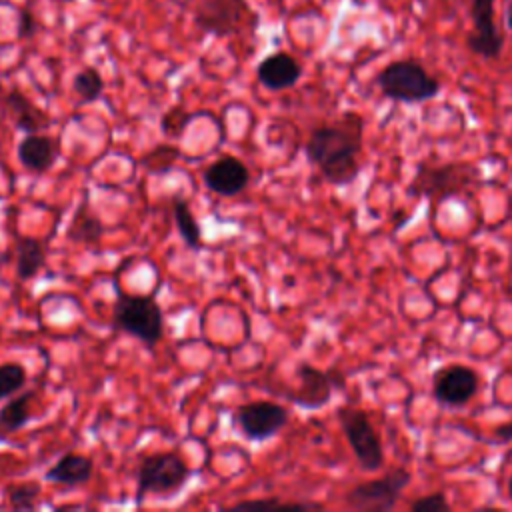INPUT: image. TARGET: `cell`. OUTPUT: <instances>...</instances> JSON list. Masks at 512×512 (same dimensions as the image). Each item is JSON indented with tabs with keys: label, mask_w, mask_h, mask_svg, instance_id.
<instances>
[{
	"label": "cell",
	"mask_w": 512,
	"mask_h": 512,
	"mask_svg": "<svg viewBox=\"0 0 512 512\" xmlns=\"http://www.w3.org/2000/svg\"><path fill=\"white\" fill-rule=\"evenodd\" d=\"M362 138L364 120L358 114L348 112L332 124L314 128L304 152L326 182L346 186L360 174L358 154L362 152Z\"/></svg>",
	"instance_id": "obj_1"
},
{
	"label": "cell",
	"mask_w": 512,
	"mask_h": 512,
	"mask_svg": "<svg viewBox=\"0 0 512 512\" xmlns=\"http://www.w3.org/2000/svg\"><path fill=\"white\" fill-rule=\"evenodd\" d=\"M116 330L134 336L146 346H156L164 334V314L154 294L118 292L112 306Z\"/></svg>",
	"instance_id": "obj_2"
},
{
	"label": "cell",
	"mask_w": 512,
	"mask_h": 512,
	"mask_svg": "<svg viewBox=\"0 0 512 512\" xmlns=\"http://www.w3.org/2000/svg\"><path fill=\"white\" fill-rule=\"evenodd\" d=\"M376 84L384 98L404 104L426 102L440 92V82L430 76L416 60L390 62L378 72Z\"/></svg>",
	"instance_id": "obj_3"
},
{
	"label": "cell",
	"mask_w": 512,
	"mask_h": 512,
	"mask_svg": "<svg viewBox=\"0 0 512 512\" xmlns=\"http://www.w3.org/2000/svg\"><path fill=\"white\" fill-rule=\"evenodd\" d=\"M192 470L176 452H154L142 458L136 472V504L146 496H172L188 482Z\"/></svg>",
	"instance_id": "obj_4"
},
{
	"label": "cell",
	"mask_w": 512,
	"mask_h": 512,
	"mask_svg": "<svg viewBox=\"0 0 512 512\" xmlns=\"http://www.w3.org/2000/svg\"><path fill=\"white\" fill-rule=\"evenodd\" d=\"M478 180V168L464 162H450L442 166H432L420 162L410 184V194L428 196L432 200L454 198Z\"/></svg>",
	"instance_id": "obj_5"
},
{
	"label": "cell",
	"mask_w": 512,
	"mask_h": 512,
	"mask_svg": "<svg viewBox=\"0 0 512 512\" xmlns=\"http://www.w3.org/2000/svg\"><path fill=\"white\" fill-rule=\"evenodd\" d=\"M410 480L412 474L406 468H392L380 478L354 486L350 492H346L344 502L348 508L360 512H386L398 504Z\"/></svg>",
	"instance_id": "obj_6"
},
{
	"label": "cell",
	"mask_w": 512,
	"mask_h": 512,
	"mask_svg": "<svg viewBox=\"0 0 512 512\" xmlns=\"http://www.w3.org/2000/svg\"><path fill=\"white\" fill-rule=\"evenodd\" d=\"M194 22L204 32L230 36L254 30L258 14L246 4V0H198L194 8Z\"/></svg>",
	"instance_id": "obj_7"
},
{
	"label": "cell",
	"mask_w": 512,
	"mask_h": 512,
	"mask_svg": "<svg viewBox=\"0 0 512 512\" xmlns=\"http://www.w3.org/2000/svg\"><path fill=\"white\" fill-rule=\"evenodd\" d=\"M338 422L340 428L360 464L362 470L376 472L384 466V450L378 432L374 430L370 416L352 406H342L338 408Z\"/></svg>",
	"instance_id": "obj_8"
},
{
	"label": "cell",
	"mask_w": 512,
	"mask_h": 512,
	"mask_svg": "<svg viewBox=\"0 0 512 512\" xmlns=\"http://www.w3.org/2000/svg\"><path fill=\"white\" fill-rule=\"evenodd\" d=\"M234 420L244 438L262 442L274 438L288 424V410L270 400H256L238 406Z\"/></svg>",
	"instance_id": "obj_9"
},
{
	"label": "cell",
	"mask_w": 512,
	"mask_h": 512,
	"mask_svg": "<svg viewBox=\"0 0 512 512\" xmlns=\"http://www.w3.org/2000/svg\"><path fill=\"white\" fill-rule=\"evenodd\" d=\"M298 376V388L288 394L290 400L306 410H318L326 406L334 394L336 388L344 386V376L340 370H320L308 362H300L296 368Z\"/></svg>",
	"instance_id": "obj_10"
},
{
	"label": "cell",
	"mask_w": 512,
	"mask_h": 512,
	"mask_svg": "<svg viewBox=\"0 0 512 512\" xmlns=\"http://www.w3.org/2000/svg\"><path fill=\"white\" fill-rule=\"evenodd\" d=\"M478 386L480 378L474 368L464 364H450L434 374L432 392L438 404L456 408L468 404L478 392Z\"/></svg>",
	"instance_id": "obj_11"
},
{
	"label": "cell",
	"mask_w": 512,
	"mask_h": 512,
	"mask_svg": "<svg viewBox=\"0 0 512 512\" xmlns=\"http://www.w3.org/2000/svg\"><path fill=\"white\" fill-rule=\"evenodd\" d=\"M470 16L474 30L468 34L466 46L486 60L498 58L502 54L504 40L494 24V0H472Z\"/></svg>",
	"instance_id": "obj_12"
},
{
	"label": "cell",
	"mask_w": 512,
	"mask_h": 512,
	"mask_svg": "<svg viewBox=\"0 0 512 512\" xmlns=\"http://www.w3.org/2000/svg\"><path fill=\"white\" fill-rule=\"evenodd\" d=\"M204 184L218 196H236L250 182L248 166L236 156H222L204 170Z\"/></svg>",
	"instance_id": "obj_13"
},
{
	"label": "cell",
	"mask_w": 512,
	"mask_h": 512,
	"mask_svg": "<svg viewBox=\"0 0 512 512\" xmlns=\"http://www.w3.org/2000/svg\"><path fill=\"white\" fill-rule=\"evenodd\" d=\"M256 76L260 84L268 90H286L300 80L302 66L294 56L286 52H276L258 64Z\"/></svg>",
	"instance_id": "obj_14"
},
{
	"label": "cell",
	"mask_w": 512,
	"mask_h": 512,
	"mask_svg": "<svg viewBox=\"0 0 512 512\" xmlns=\"http://www.w3.org/2000/svg\"><path fill=\"white\" fill-rule=\"evenodd\" d=\"M18 162L32 174H44L48 172L56 160H58V144L54 138L36 132V134H26L18 148Z\"/></svg>",
	"instance_id": "obj_15"
},
{
	"label": "cell",
	"mask_w": 512,
	"mask_h": 512,
	"mask_svg": "<svg viewBox=\"0 0 512 512\" xmlns=\"http://www.w3.org/2000/svg\"><path fill=\"white\" fill-rule=\"evenodd\" d=\"M94 460L86 454L66 452L46 472L44 480L62 486H84L92 480Z\"/></svg>",
	"instance_id": "obj_16"
},
{
	"label": "cell",
	"mask_w": 512,
	"mask_h": 512,
	"mask_svg": "<svg viewBox=\"0 0 512 512\" xmlns=\"http://www.w3.org/2000/svg\"><path fill=\"white\" fill-rule=\"evenodd\" d=\"M6 110L14 120V126L24 134H36L50 128L52 118L38 108L26 94L20 90H12L6 94Z\"/></svg>",
	"instance_id": "obj_17"
},
{
	"label": "cell",
	"mask_w": 512,
	"mask_h": 512,
	"mask_svg": "<svg viewBox=\"0 0 512 512\" xmlns=\"http://www.w3.org/2000/svg\"><path fill=\"white\" fill-rule=\"evenodd\" d=\"M102 234H104V226L98 220V216L90 210L88 196H86L72 216V222L66 230V238L78 244H98Z\"/></svg>",
	"instance_id": "obj_18"
},
{
	"label": "cell",
	"mask_w": 512,
	"mask_h": 512,
	"mask_svg": "<svg viewBox=\"0 0 512 512\" xmlns=\"http://www.w3.org/2000/svg\"><path fill=\"white\" fill-rule=\"evenodd\" d=\"M46 264V244L36 238L16 240V276L32 280Z\"/></svg>",
	"instance_id": "obj_19"
},
{
	"label": "cell",
	"mask_w": 512,
	"mask_h": 512,
	"mask_svg": "<svg viewBox=\"0 0 512 512\" xmlns=\"http://www.w3.org/2000/svg\"><path fill=\"white\" fill-rule=\"evenodd\" d=\"M36 390H24L0 408V434H14L32 418V404Z\"/></svg>",
	"instance_id": "obj_20"
},
{
	"label": "cell",
	"mask_w": 512,
	"mask_h": 512,
	"mask_svg": "<svg viewBox=\"0 0 512 512\" xmlns=\"http://www.w3.org/2000/svg\"><path fill=\"white\" fill-rule=\"evenodd\" d=\"M172 214H174V224L178 228V234H180L184 246L190 250H200L202 248L200 226L184 198H180V196L172 198Z\"/></svg>",
	"instance_id": "obj_21"
},
{
	"label": "cell",
	"mask_w": 512,
	"mask_h": 512,
	"mask_svg": "<svg viewBox=\"0 0 512 512\" xmlns=\"http://www.w3.org/2000/svg\"><path fill=\"white\" fill-rule=\"evenodd\" d=\"M72 90L80 102H94L102 96L104 80L96 68H84L74 76Z\"/></svg>",
	"instance_id": "obj_22"
},
{
	"label": "cell",
	"mask_w": 512,
	"mask_h": 512,
	"mask_svg": "<svg viewBox=\"0 0 512 512\" xmlns=\"http://www.w3.org/2000/svg\"><path fill=\"white\" fill-rule=\"evenodd\" d=\"M40 484L38 482H22L12 484L6 488V502L12 510H34L40 498Z\"/></svg>",
	"instance_id": "obj_23"
},
{
	"label": "cell",
	"mask_w": 512,
	"mask_h": 512,
	"mask_svg": "<svg viewBox=\"0 0 512 512\" xmlns=\"http://www.w3.org/2000/svg\"><path fill=\"white\" fill-rule=\"evenodd\" d=\"M26 368L18 362L0 364V400L14 396L26 384Z\"/></svg>",
	"instance_id": "obj_24"
},
{
	"label": "cell",
	"mask_w": 512,
	"mask_h": 512,
	"mask_svg": "<svg viewBox=\"0 0 512 512\" xmlns=\"http://www.w3.org/2000/svg\"><path fill=\"white\" fill-rule=\"evenodd\" d=\"M410 510L412 512H450V502L442 492H434L410 502Z\"/></svg>",
	"instance_id": "obj_25"
},
{
	"label": "cell",
	"mask_w": 512,
	"mask_h": 512,
	"mask_svg": "<svg viewBox=\"0 0 512 512\" xmlns=\"http://www.w3.org/2000/svg\"><path fill=\"white\" fill-rule=\"evenodd\" d=\"M16 30H18V38H32L36 34L38 24H36V20H34L30 10H20L18 12V26H16Z\"/></svg>",
	"instance_id": "obj_26"
},
{
	"label": "cell",
	"mask_w": 512,
	"mask_h": 512,
	"mask_svg": "<svg viewBox=\"0 0 512 512\" xmlns=\"http://www.w3.org/2000/svg\"><path fill=\"white\" fill-rule=\"evenodd\" d=\"M234 508H286V502H280L276 498L270 500H244L234 504Z\"/></svg>",
	"instance_id": "obj_27"
},
{
	"label": "cell",
	"mask_w": 512,
	"mask_h": 512,
	"mask_svg": "<svg viewBox=\"0 0 512 512\" xmlns=\"http://www.w3.org/2000/svg\"><path fill=\"white\" fill-rule=\"evenodd\" d=\"M494 438L498 440V442H512V420L510 422H504V424H500V426H496L494 428Z\"/></svg>",
	"instance_id": "obj_28"
},
{
	"label": "cell",
	"mask_w": 512,
	"mask_h": 512,
	"mask_svg": "<svg viewBox=\"0 0 512 512\" xmlns=\"http://www.w3.org/2000/svg\"><path fill=\"white\" fill-rule=\"evenodd\" d=\"M504 18H506V28L512 30V0H510L508 8H506V12H504Z\"/></svg>",
	"instance_id": "obj_29"
},
{
	"label": "cell",
	"mask_w": 512,
	"mask_h": 512,
	"mask_svg": "<svg viewBox=\"0 0 512 512\" xmlns=\"http://www.w3.org/2000/svg\"><path fill=\"white\" fill-rule=\"evenodd\" d=\"M508 498L512 500V476H510V480H508Z\"/></svg>",
	"instance_id": "obj_30"
},
{
	"label": "cell",
	"mask_w": 512,
	"mask_h": 512,
	"mask_svg": "<svg viewBox=\"0 0 512 512\" xmlns=\"http://www.w3.org/2000/svg\"><path fill=\"white\" fill-rule=\"evenodd\" d=\"M508 218H510V222H512V206H510V210H508Z\"/></svg>",
	"instance_id": "obj_31"
}]
</instances>
